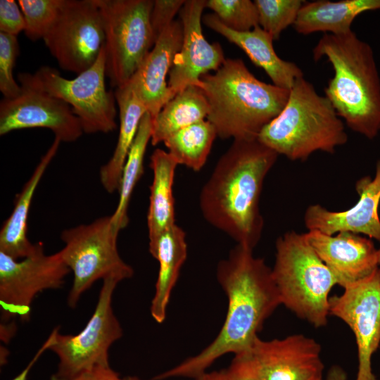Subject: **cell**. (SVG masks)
I'll use <instances>...</instances> for the list:
<instances>
[{"instance_id": "cell-1", "label": "cell", "mask_w": 380, "mask_h": 380, "mask_svg": "<svg viewBox=\"0 0 380 380\" xmlns=\"http://www.w3.org/2000/svg\"><path fill=\"white\" fill-rule=\"evenodd\" d=\"M253 251L236 244L217 264V279L227 297L228 307L216 338L200 353L153 380L176 376L197 379L221 356L251 350L264 322L281 305L272 269Z\"/></svg>"}, {"instance_id": "cell-2", "label": "cell", "mask_w": 380, "mask_h": 380, "mask_svg": "<svg viewBox=\"0 0 380 380\" xmlns=\"http://www.w3.org/2000/svg\"><path fill=\"white\" fill-rule=\"evenodd\" d=\"M278 156L258 139H234L201 189L203 218L236 244L253 250L260 240V194Z\"/></svg>"}, {"instance_id": "cell-3", "label": "cell", "mask_w": 380, "mask_h": 380, "mask_svg": "<svg viewBox=\"0 0 380 380\" xmlns=\"http://www.w3.org/2000/svg\"><path fill=\"white\" fill-rule=\"evenodd\" d=\"M313 59L325 57L334 76L325 96L353 132L369 139L380 131V77L372 47L351 30L324 34L312 49Z\"/></svg>"}, {"instance_id": "cell-4", "label": "cell", "mask_w": 380, "mask_h": 380, "mask_svg": "<svg viewBox=\"0 0 380 380\" xmlns=\"http://www.w3.org/2000/svg\"><path fill=\"white\" fill-rule=\"evenodd\" d=\"M197 87L217 137L234 140L257 139L283 110L290 91L256 78L241 58H226L214 73L202 75Z\"/></svg>"}, {"instance_id": "cell-5", "label": "cell", "mask_w": 380, "mask_h": 380, "mask_svg": "<svg viewBox=\"0 0 380 380\" xmlns=\"http://www.w3.org/2000/svg\"><path fill=\"white\" fill-rule=\"evenodd\" d=\"M257 139L278 155L305 161L316 151L334 153L348 137L343 121L328 99L302 77L290 89L283 110Z\"/></svg>"}, {"instance_id": "cell-6", "label": "cell", "mask_w": 380, "mask_h": 380, "mask_svg": "<svg viewBox=\"0 0 380 380\" xmlns=\"http://www.w3.org/2000/svg\"><path fill=\"white\" fill-rule=\"evenodd\" d=\"M272 275L281 305L315 328L327 326L329 293L338 281L307 241L304 234L289 231L275 243Z\"/></svg>"}, {"instance_id": "cell-7", "label": "cell", "mask_w": 380, "mask_h": 380, "mask_svg": "<svg viewBox=\"0 0 380 380\" xmlns=\"http://www.w3.org/2000/svg\"><path fill=\"white\" fill-rule=\"evenodd\" d=\"M105 36L106 75L113 87L126 84L156 42L152 0H96Z\"/></svg>"}, {"instance_id": "cell-8", "label": "cell", "mask_w": 380, "mask_h": 380, "mask_svg": "<svg viewBox=\"0 0 380 380\" xmlns=\"http://www.w3.org/2000/svg\"><path fill=\"white\" fill-rule=\"evenodd\" d=\"M118 234L111 225L110 216L62 232L65 246L60 253L74 277L68 297L70 307L75 308L82 294L98 279L114 277L121 281L133 276V268L119 254Z\"/></svg>"}, {"instance_id": "cell-9", "label": "cell", "mask_w": 380, "mask_h": 380, "mask_svg": "<svg viewBox=\"0 0 380 380\" xmlns=\"http://www.w3.org/2000/svg\"><path fill=\"white\" fill-rule=\"evenodd\" d=\"M106 76L104 46L94 65L72 80L62 77L58 70L47 65L33 74L18 75V77L67 103L86 134L109 133L118 126L115 94L106 89Z\"/></svg>"}, {"instance_id": "cell-10", "label": "cell", "mask_w": 380, "mask_h": 380, "mask_svg": "<svg viewBox=\"0 0 380 380\" xmlns=\"http://www.w3.org/2000/svg\"><path fill=\"white\" fill-rule=\"evenodd\" d=\"M118 278L103 279L98 302L94 313L85 327L76 335H63L58 332L49 350L58 356L56 374L65 380H70L84 371L95 366H108V350L122 336V329L112 307V297Z\"/></svg>"}, {"instance_id": "cell-11", "label": "cell", "mask_w": 380, "mask_h": 380, "mask_svg": "<svg viewBox=\"0 0 380 380\" xmlns=\"http://www.w3.org/2000/svg\"><path fill=\"white\" fill-rule=\"evenodd\" d=\"M45 44L63 70L77 75L98 59L105 36L96 0H64Z\"/></svg>"}, {"instance_id": "cell-12", "label": "cell", "mask_w": 380, "mask_h": 380, "mask_svg": "<svg viewBox=\"0 0 380 380\" xmlns=\"http://www.w3.org/2000/svg\"><path fill=\"white\" fill-rule=\"evenodd\" d=\"M70 270L60 251L46 255L42 242L34 253L20 261L0 252V306L6 320L20 317L28 320L37 293L61 287Z\"/></svg>"}, {"instance_id": "cell-13", "label": "cell", "mask_w": 380, "mask_h": 380, "mask_svg": "<svg viewBox=\"0 0 380 380\" xmlns=\"http://www.w3.org/2000/svg\"><path fill=\"white\" fill-rule=\"evenodd\" d=\"M329 298V315L343 321L355 335L358 367L355 380H378L372 357L380 347V267Z\"/></svg>"}, {"instance_id": "cell-14", "label": "cell", "mask_w": 380, "mask_h": 380, "mask_svg": "<svg viewBox=\"0 0 380 380\" xmlns=\"http://www.w3.org/2000/svg\"><path fill=\"white\" fill-rule=\"evenodd\" d=\"M20 94L0 102V135L28 128L51 130L61 141L72 142L84 133L80 121L63 100L18 77Z\"/></svg>"}, {"instance_id": "cell-15", "label": "cell", "mask_w": 380, "mask_h": 380, "mask_svg": "<svg viewBox=\"0 0 380 380\" xmlns=\"http://www.w3.org/2000/svg\"><path fill=\"white\" fill-rule=\"evenodd\" d=\"M205 0H187L180 10L183 38L169 72V88L176 95L190 85L197 86L200 77L216 71L225 58L218 42L209 43L204 37L201 16Z\"/></svg>"}, {"instance_id": "cell-16", "label": "cell", "mask_w": 380, "mask_h": 380, "mask_svg": "<svg viewBox=\"0 0 380 380\" xmlns=\"http://www.w3.org/2000/svg\"><path fill=\"white\" fill-rule=\"evenodd\" d=\"M321 345L297 334L281 339L255 341L251 352L262 380H317L322 378Z\"/></svg>"}, {"instance_id": "cell-17", "label": "cell", "mask_w": 380, "mask_h": 380, "mask_svg": "<svg viewBox=\"0 0 380 380\" xmlns=\"http://www.w3.org/2000/svg\"><path fill=\"white\" fill-rule=\"evenodd\" d=\"M355 187L359 198L346 210L331 211L319 204L310 205L303 216L308 231L317 230L328 235L349 232L380 242V159L376 163L374 177L360 178Z\"/></svg>"}, {"instance_id": "cell-18", "label": "cell", "mask_w": 380, "mask_h": 380, "mask_svg": "<svg viewBox=\"0 0 380 380\" xmlns=\"http://www.w3.org/2000/svg\"><path fill=\"white\" fill-rule=\"evenodd\" d=\"M304 235L343 288L367 277L379 266L377 249L369 237L349 232L328 235L317 230H309Z\"/></svg>"}, {"instance_id": "cell-19", "label": "cell", "mask_w": 380, "mask_h": 380, "mask_svg": "<svg viewBox=\"0 0 380 380\" xmlns=\"http://www.w3.org/2000/svg\"><path fill=\"white\" fill-rule=\"evenodd\" d=\"M181 21L174 20L155 42L140 66L128 81L153 120L175 95L167 83L182 43Z\"/></svg>"}, {"instance_id": "cell-20", "label": "cell", "mask_w": 380, "mask_h": 380, "mask_svg": "<svg viewBox=\"0 0 380 380\" xmlns=\"http://www.w3.org/2000/svg\"><path fill=\"white\" fill-rule=\"evenodd\" d=\"M203 23L242 49L252 63L262 68L273 84L288 90L295 81L303 77L295 63L278 56L273 46L274 39L259 25L246 32H237L224 25L214 13L204 15Z\"/></svg>"}, {"instance_id": "cell-21", "label": "cell", "mask_w": 380, "mask_h": 380, "mask_svg": "<svg viewBox=\"0 0 380 380\" xmlns=\"http://www.w3.org/2000/svg\"><path fill=\"white\" fill-rule=\"evenodd\" d=\"M61 141L55 138L42 157L31 177L16 196L12 213L0 231V252L15 260L23 259L35 252L38 243L33 244L27 238V219L36 189L46 170L56 156Z\"/></svg>"}, {"instance_id": "cell-22", "label": "cell", "mask_w": 380, "mask_h": 380, "mask_svg": "<svg viewBox=\"0 0 380 380\" xmlns=\"http://www.w3.org/2000/svg\"><path fill=\"white\" fill-rule=\"evenodd\" d=\"M148 249L159 264L150 310L154 320L162 323L166 317L171 293L186 259V234L175 224L163 232L153 243L148 245Z\"/></svg>"}, {"instance_id": "cell-23", "label": "cell", "mask_w": 380, "mask_h": 380, "mask_svg": "<svg viewBox=\"0 0 380 380\" xmlns=\"http://www.w3.org/2000/svg\"><path fill=\"white\" fill-rule=\"evenodd\" d=\"M115 97L119 110V134L114 152L99 171L104 189L112 194L118 191L122 170L136 137L141 120L147 110L127 82L115 88Z\"/></svg>"}, {"instance_id": "cell-24", "label": "cell", "mask_w": 380, "mask_h": 380, "mask_svg": "<svg viewBox=\"0 0 380 380\" xmlns=\"http://www.w3.org/2000/svg\"><path fill=\"white\" fill-rule=\"evenodd\" d=\"M380 9V0H318L305 1L293 25L295 30L308 35L315 32L343 34L361 13Z\"/></svg>"}, {"instance_id": "cell-25", "label": "cell", "mask_w": 380, "mask_h": 380, "mask_svg": "<svg viewBox=\"0 0 380 380\" xmlns=\"http://www.w3.org/2000/svg\"><path fill=\"white\" fill-rule=\"evenodd\" d=\"M150 160L153 181L147 215L148 245L153 243L163 232L176 224L173 184L178 165L168 152L160 148L153 152Z\"/></svg>"}, {"instance_id": "cell-26", "label": "cell", "mask_w": 380, "mask_h": 380, "mask_svg": "<svg viewBox=\"0 0 380 380\" xmlns=\"http://www.w3.org/2000/svg\"><path fill=\"white\" fill-rule=\"evenodd\" d=\"M209 105L203 91L190 85L178 92L153 120L151 143L164 142L175 132L207 119Z\"/></svg>"}, {"instance_id": "cell-27", "label": "cell", "mask_w": 380, "mask_h": 380, "mask_svg": "<svg viewBox=\"0 0 380 380\" xmlns=\"http://www.w3.org/2000/svg\"><path fill=\"white\" fill-rule=\"evenodd\" d=\"M152 126L153 118L146 112L141 120L122 170L117 207L110 215L111 225L118 233L125 229L129 222V203L135 186L144 173V160L148 143L151 140Z\"/></svg>"}, {"instance_id": "cell-28", "label": "cell", "mask_w": 380, "mask_h": 380, "mask_svg": "<svg viewBox=\"0 0 380 380\" xmlns=\"http://www.w3.org/2000/svg\"><path fill=\"white\" fill-rule=\"evenodd\" d=\"M217 137L215 126L206 119L175 132L163 143L178 165L199 171Z\"/></svg>"}, {"instance_id": "cell-29", "label": "cell", "mask_w": 380, "mask_h": 380, "mask_svg": "<svg viewBox=\"0 0 380 380\" xmlns=\"http://www.w3.org/2000/svg\"><path fill=\"white\" fill-rule=\"evenodd\" d=\"M303 0H255L259 26L272 35L274 40L293 25L297 18Z\"/></svg>"}, {"instance_id": "cell-30", "label": "cell", "mask_w": 380, "mask_h": 380, "mask_svg": "<svg viewBox=\"0 0 380 380\" xmlns=\"http://www.w3.org/2000/svg\"><path fill=\"white\" fill-rule=\"evenodd\" d=\"M25 18L26 37L37 41L43 39L56 23L64 0H19Z\"/></svg>"}, {"instance_id": "cell-31", "label": "cell", "mask_w": 380, "mask_h": 380, "mask_svg": "<svg viewBox=\"0 0 380 380\" xmlns=\"http://www.w3.org/2000/svg\"><path fill=\"white\" fill-rule=\"evenodd\" d=\"M205 7L211 9L227 27L246 32L259 25L254 1L250 0H207Z\"/></svg>"}, {"instance_id": "cell-32", "label": "cell", "mask_w": 380, "mask_h": 380, "mask_svg": "<svg viewBox=\"0 0 380 380\" xmlns=\"http://www.w3.org/2000/svg\"><path fill=\"white\" fill-rule=\"evenodd\" d=\"M18 54L17 37L0 32V91L4 99L15 98L21 92L13 74Z\"/></svg>"}, {"instance_id": "cell-33", "label": "cell", "mask_w": 380, "mask_h": 380, "mask_svg": "<svg viewBox=\"0 0 380 380\" xmlns=\"http://www.w3.org/2000/svg\"><path fill=\"white\" fill-rule=\"evenodd\" d=\"M185 0H156L151 13V24L156 41L173 21L177 12L185 4Z\"/></svg>"}, {"instance_id": "cell-34", "label": "cell", "mask_w": 380, "mask_h": 380, "mask_svg": "<svg viewBox=\"0 0 380 380\" xmlns=\"http://www.w3.org/2000/svg\"><path fill=\"white\" fill-rule=\"evenodd\" d=\"M18 6L14 0L0 1V32L17 37L24 31L25 18Z\"/></svg>"}, {"instance_id": "cell-35", "label": "cell", "mask_w": 380, "mask_h": 380, "mask_svg": "<svg viewBox=\"0 0 380 380\" xmlns=\"http://www.w3.org/2000/svg\"><path fill=\"white\" fill-rule=\"evenodd\" d=\"M227 370L229 380H262L251 350L235 355Z\"/></svg>"}, {"instance_id": "cell-36", "label": "cell", "mask_w": 380, "mask_h": 380, "mask_svg": "<svg viewBox=\"0 0 380 380\" xmlns=\"http://www.w3.org/2000/svg\"><path fill=\"white\" fill-rule=\"evenodd\" d=\"M70 380H141L137 377L122 379L110 366L98 365L82 372Z\"/></svg>"}, {"instance_id": "cell-37", "label": "cell", "mask_w": 380, "mask_h": 380, "mask_svg": "<svg viewBox=\"0 0 380 380\" xmlns=\"http://www.w3.org/2000/svg\"><path fill=\"white\" fill-rule=\"evenodd\" d=\"M59 327H56L51 334L49 335V338L46 339V341L44 343L42 346L38 350L37 353L34 355L33 358L31 360L30 363L27 365V367L14 379L12 380H26L27 374L29 373V371L32 368V367L34 365V364L37 361V360L39 358V357L49 348L51 346V345L53 343L56 334L58 332Z\"/></svg>"}, {"instance_id": "cell-38", "label": "cell", "mask_w": 380, "mask_h": 380, "mask_svg": "<svg viewBox=\"0 0 380 380\" xmlns=\"http://www.w3.org/2000/svg\"><path fill=\"white\" fill-rule=\"evenodd\" d=\"M326 380H347V374L339 365H332L327 372Z\"/></svg>"}, {"instance_id": "cell-39", "label": "cell", "mask_w": 380, "mask_h": 380, "mask_svg": "<svg viewBox=\"0 0 380 380\" xmlns=\"http://www.w3.org/2000/svg\"><path fill=\"white\" fill-rule=\"evenodd\" d=\"M196 380H229L227 370L215 371L210 373H203Z\"/></svg>"}, {"instance_id": "cell-40", "label": "cell", "mask_w": 380, "mask_h": 380, "mask_svg": "<svg viewBox=\"0 0 380 380\" xmlns=\"http://www.w3.org/2000/svg\"><path fill=\"white\" fill-rule=\"evenodd\" d=\"M51 380H65V379H62V378L59 377L58 376H57L56 374H55V375L51 376Z\"/></svg>"}, {"instance_id": "cell-41", "label": "cell", "mask_w": 380, "mask_h": 380, "mask_svg": "<svg viewBox=\"0 0 380 380\" xmlns=\"http://www.w3.org/2000/svg\"><path fill=\"white\" fill-rule=\"evenodd\" d=\"M376 255L379 265H380V248L377 249Z\"/></svg>"}, {"instance_id": "cell-42", "label": "cell", "mask_w": 380, "mask_h": 380, "mask_svg": "<svg viewBox=\"0 0 380 380\" xmlns=\"http://www.w3.org/2000/svg\"><path fill=\"white\" fill-rule=\"evenodd\" d=\"M317 380H323V379L322 378V379H317Z\"/></svg>"}]
</instances>
